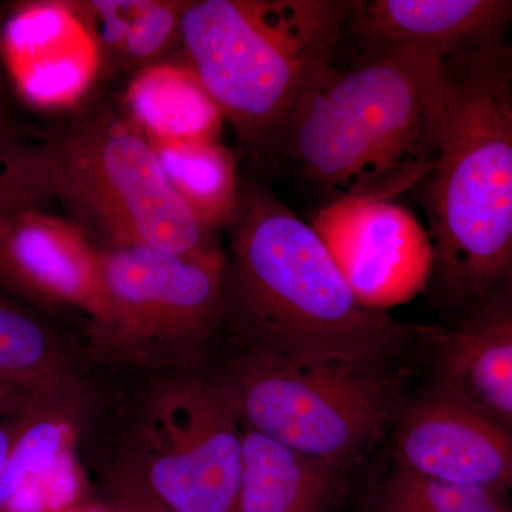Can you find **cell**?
<instances>
[{
    "mask_svg": "<svg viewBox=\"0 0 512 512\" xmlns=\"http://www.w3.org/2000/svg\"><path fill=\"white\" fill-rule=\"evenodd\" d=\"M36 390L0 379V419H9L20 412Z\"/></svg>",
    "mask_w": 512,
    "mask_h": 512,
    "instance_id": "23",
    "label": "cell"
},
{
    "mask_svg": "<svg viewBox=\"0 0 512 512\" xmlns=\"http://www.w3.org/2000/svg\"><path fill=\"white\" fill-rule=\"evenodd\" d=\"M436 340L439 383L512 429V288Z\"/></svg>",
    "mask_w": 512,
    "mask_h": 512,
    "instance_id": "13",
    "label": "cell"
},
{
    "mask_svg": "<svg viewBox=\"0 0 512 512\" xmlns=\"http://www.w3.org/2000/svg\"><path fill=\"white\" fill-rule=\"evenodd\" d=\"M56 200L46 147H32L0 134V221L43 210Z\"/></svg>",
    "mask_w": 512,
    "mask_h": 512,
    "instance_id": "20",
    "label": "cell"
},
{
    "mask_svg": "<svg viewBox=\"0 0 512 512\" xmlns=\"http://www.w3.org/2000/svg\"><path fill=\"white\" fill-rule=\"evenodd\" d=\"M8 79H6L5 67H3L2 55H0V126H2V116L5 114L6 101H8ZM3 134V133H0Z\"/></svg>",
    "mask_w": 512,
    "mask_h": 512,
    "instance_id": "25",
    "label": "cell"
},
{
    "mask_svg": "<svg viewBox=\"0 0 512 512\" xmlns=\"http://www.w3.org/2000/svg\"><path fill=\"white\" fill-rule=\"evenodd\" d=\"M356 0H192L181 53L249 154H276L286 124L333 64Z\"/></svg>",
    "mask_w": 512,
    "mask_h": 512,
    "instance_id": "4",
    "label": "cell"
},
{
    "mask_svg": "<svg viewBox=\"0 0 512 512\" xmlns=\"http://www.w3.org/2000/svg\"><path fill=\"white\" fill-rule=\"evenodd\" d=\"M100 256L110 318L92 332L97 352L143 369L195 370L227 323V255L103 245Z\"/></svg>",
    "mask_w": 512,
    "mask_h": 512,
    "instance_id": "7",
    "label": "cell"
},
{
    "mask_svg": "<svg viewBox=\"0 0 512 512\" xmlns=\"http://www.w3.org/2000/svg\"><path fill=\"white\" fill-rule=\"evenodd\" d=\"M511 42H512V40H511Z\"/></svg>",
    "mask_w": 512,
    "mask_h": 512,
    "instance_id": "27",
    "label": "cell"
},
{
    "mask_svg": "<svg viewBox=\"0 0 512 512\" xmlns=\"http://www.w3.org/2000/svg\"><path fill=\"white\" fill-rule=\"evenodd\" d=\"M212 376L244 429L336 466L365 453L399 409L382 367L309 362L247 346Z\"/></svg>",
    "mask_w": 512,
    "mask_h": 512,
    "instance_id": "6",
    "label": "cell"
},
{
    "mask_svg": "<svg viewBox=\"0 0 512 512\" xmlns=\"http://www.w3.org/2000/svg\"><path fill=\"white\" fill-rule=\"evenodd\" d=\"M511 494L446 483L397 468L380 490L373 512H480Z\"/></svg>",
    "mask_w": 512,
    "mask_h": 512,
    "instance_id": "19",
    "label": "cell"
},
{
    "mask_svg": "<svg viewBox=\"0 0 512 512\" xmlns=\"http://www.w3.org/2000/svg\"><path fill=\"white\" fill-rule=\"evenodd\" d=\"M137 429L128 458L171 511H237L244 429L214 376L190 370L158 382Z\"/></svg>",
    "mask_w": 512,
    "mask_h": 512,
    "instance_id": "8",
    "label": "cell"
},
{
    "mask_svg": "<svg viewBox=\"0 0 512 512\" xmlns=\"http://www.w3.org/2000/svg\"><path fill=\"white\" fill-rule=\"evenodd\" d=\"M394 456L419 476L512 495V429L440 383L400 412Z\"/></svg>",
    "mask_w": 512,
    "mask_h": 512,
    "instance_id": "10",
    "label": "cell"
},
{
    "mask_svg": "<svg viewBox=\"0 0 512 512\" xmlns=\"http://www.w3.org/2000/svg\"><path fill=\"white\" fill-rule=\"evenodd\" d=\"M72 5L96 46L100 76L134 77L173 62L190 0H86Z\"/></svg>",
    "mask_w": 512,
    "mask_h": 512,
    "instance_id": "15",
    "label": "cell"
},
{
    "mask_svg": "<svg viewBox=\"0 0 512 512\" xmlns=\"http://www.w3.org/2000/svg\"><path fill=\"white\" fill-rule=\"evenodd\" d=\"M18 420L19 412L0 423V483H2L3 474H5L13 441H15Z\"/></svg>",
    "mask_w": 512,
    "mask_h": 512,
    "instance_id": "24",
    "label": "cell"
},
{
    "mask_svg": "<svg viewBox=\"0 0 512 512\" xmlns=\"http://www.w3.org/2000/svg\"><path fill=\"white\" fill-rule=\"evenodd\" d=\"M69 375L52 330L0 296V379L36 390Z\"/></svg>",
    "mask_w": 512,
    "mask_h": 512,
    "instance_id": "18",
    "label": "cell"
},
{
    "mask_svg": "<svg viewBox=\"0 0 512 512\" xmlns=\"http://www.w3.org/2000/svg\"><path fill=\"white\" fill-rule=\"evenodd\" d=\"M150 141L168 183L197 220L214 232L227 228L241 195L237 160L231 148L221 141Z\"/></svg>",
    "mask_w": 512,
    "mask_h": 512,
    "instance_id": "17",
    "label": "cell"
},
{
    "mask_svg": "<svg viewBox=\"0 0 512 512\" xmlns=\"http://www.w3.org/2000/svg\"><path fill=\"white\" fill-rule=\"evenodd\" d=\"M512 0H356L346 37L366 57L413 52L444 60L507 40Z\"/></svg>",
    "mask_w": 512,
    "mask_h": 512,
    "instance_id": "11",
    "label": "cell"
},
{
    "mask_svg": "<svg viewBox=\"0 0 512 512\" xmlns=\"http://www.w3.org/2000/svg\"><path fill=\"white\" fill-rule=\"evenodd\" d=\"M0 285L42 309L60 308L59 303L30 278L10 247L5 221H0Z\"/></svg>",
    "mask_w": 512,
    "mask_h": 512,
    "instance_id": "22",
    "label": "cell"
},
{
    "mask_svg": "<svg viewBox=\"0 0 512 512\" xmlns=\"http://www.w3.org/2000/svg\"><path fill=\"white\" fill-rule=\"evenodd\" d=\"M443 64L450 99L424 205L440 291L470 311L512 288V42Z\"/></svg>",
    "mask_w": 512,
    "mask_h": 512,
    "instance_id": "2",
    "label": "cell"
},
{
    "mask_svg": "<svg viewBox=\"0 0 512 512\" xmlns=\"http://www.w3.org/2000/svg\"><path fill=\"white\" fill-rule=\"evenodd\" d=\"M229 231L227 322L248 346L309 362L382 367L409 328L359 301L311 224L241 185Z\"/></svg>",
    "mask_w": 512,
    "mask_h": 512,
    "instance_id": "1",
    "label": "cell"
},
{
    "mask_svg": "<svg viewBox=\"0 0 512 512\" xmlns=\"http://www.w3.org/2000/svg\"><path fill=\"white\" fill-rule=\"evenodd\" d=\"M311 225L369 308L384 311L409 301L433 275L429 229L389 198L342 195L323 207Z\"/></svg>",
    "mask_w": 512,
    "mask_h": 512,
    "instance_id": "9",
    "label": "cell"
},
{
    "mask_svg": "<svg viewBox=\"0 0 512 512\" xmlns=\"http://www.w3.org/2000/svg\"><path fill=\"white\" fill-rule=\"evenodd\" d=\"M92 512H113V510H111V508L109 507V510H107V511H92Z\"/></svg>",
    "mask_w": 512,
    "mask_h": 512,
    "instance_id": "26",
    "label": "cell"
},
{
    "mask_svg": "<svg viewBox=\"0 0 512 512\" xmlns=\"http://www.w3.org/2000/svg\"><path fill=\"white\" fill-rule=\"evenodd\" d=\"M242 448L235 512L338 510L346 490V467L303 456L248 429H244Z\"/></svg>",
    "mask_w": 512,
    "mask_h": 512,
    "instance_id": "14",
    "label": "cell"
},
{
    "mask_svg": "<svg viewBox=\"0 0 512 512\" xmlns=\"http://www.w3.org/2000/svg\"><path fill=\"white\" fill-rule=\"evenodd\" d=\"M45 147L56 200L104 245L195 258L224 252L168 183L153 144L121 101L87 97Z\"/></svg>",
    "mask_w": 512,
    "mask_h": 512,
    "instance_id": "5",
    "label": "cell"
},
{
    "mask_svg": "<svg viewBox=\"0 0 512 512\" xmlns=\"http://www.w3.org/2000/svg\"><path fill=\"white\" fill-rule=\"evenodd\" d=\"M106 477L113 512H173L148 487L130 458L107 471Z\"/></svg>",
    "mask_w": 512,
    "mask_h": 512,
    "instance_id": "21",
    "label": "cell"
},
{
    "mask_svg": "<svg viewBox=\"0 0 512 512\" xmlns=\"http://www.w3.org/2000/svg\"><path fill=\"white\" fill-rule=\"evenodd\" d=\"M121 104L150 140L220 141L225 123L184 60L156 64L131 77Z\"/></svg>",
    "mask_w": 512,
    "mask_h": 512,
    "instance_id": "16",
    "label": "cell"
},
{
    "mask_svg": "<svg viewBox=\"0 0 512 512\" xmlns=\"http://www.w3.org/2000/svg\"><path fill=\"white\" fill-rule=\"evenodd\" d=\"M13 254L40 288L60 306L72 305L92 318V332L110 318L99 245L77 222L45 210L5 221Z\"/></svg>",
    "mask_w": 512,
    "mask_h": 512,
    "instance_id": "12",
    "label": "cell"
},
{
    "mask_svg": "<svg viewBox=\"0 0 512 512\" xmlns=\"http://www.w3.org/2000/svg\"><path fill=\"white\" fill-rule=\"evenodd\" d=\"M450 86L441 60L413 52L335 63L286 124L276 154L342 195L389 198L430 174L439 156Z\"/></svg>",
    "mask_w": 512,
    "mask_h": 512,
    "instance_id": "3",
    "label": "cell"
}]
</instances>
